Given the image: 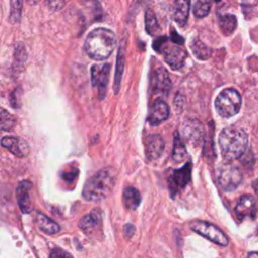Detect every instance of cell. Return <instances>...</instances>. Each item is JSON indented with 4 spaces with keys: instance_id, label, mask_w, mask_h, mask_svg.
Here are the masks:
<instances>
[{
    "instance_id": "obj_1",
    "label": "cell",
    "mask_w": 258,
    "mask_h": 258,
    "mask_svg": "<svg viewBox=\"0 0 258 258\" xmlns=\"http://www.w3.org/2000/svg\"><path fill=\"white\" fill-rule=\"evenodd\" d=\"M116 44V35L112 30L98 27L88 34L84 47L91 58L95 60H105L113 52Z\"/></svg>"
},
{
    "instance_id": "obj_2",
    "label": "cell",
    "mask_w": 258,
    "mask_h": 258,
    "mask_svg": "<svg viewBox=\"0 0 258 258\" xmlns=\"http://www.w3.org/2000/svg\"><path fill=\"white\" fill-rule=\"evenodd\" d=\"M219 145L223 158L231 162L240 158L246 151L248 135L242 128L226 127L219 135Z\"/></svg>"
},
{
    "instance_id": "obj_3",
    "label": "cell",
    "mask_w": 258,
    "mask_h": 258,
    "mask_svg": "<svg viewBox=\"0 0 258 258\" xmlns=\"http://www.w3.org/2000/svg\"><path fill=\"white\" fill-rule=\"evenodd\" d=\"M116 171L112 167L99 170L85 183L83 198L89 202L104 200L113 189L116 181Z\"/></svg>"
},
{
    "instance_id": "obj_4",
    "label": "cell",
    "mask_w": 258,
    "mask_h": 258,
    "mask_svg": "<svg viewBox=\"0 0 258 258\" xmlns=\"http://www.w3.org/2000/svg\"><path fill=\"white\" fill-rule=\"evenodd\" d=\"M242 100L239 93L234 89L222 91L215 101V107L220 116L229 118L236 115L241 108Z\"/></svg>"
},
{
    "instance_id": "obj_5",
    "label": "cell",
    "mask_w": 258,
    "mask_h": 258,
    "mask_svg": "<svg viewBox=\"0 0 258 258\" xmlns=\"http://www.w3.org/2000/svg\"><path fill=\"white\" fill-rule=\"evenodd\" d=\"M217 180L223 190L233 191L242 181V172L237 166L226 161L217 168Z\"/></svg>"
},
{
    "instance_id": "obj_6",
    "label": "cell",
    "mask_w": 258,
    "mask_h": 258,
    "mask_svg": "<svg viewBox=\"0 0 258 258\" xmlns=\"http://www.w3.org/2000/svg\"><path fill=\"white\" fill-rule=\"evenodd\" d=\"M166 37H159L153 42V47L157 51L162 52L163 57L167 64L173 70L181 68L186 57V52L177 45L166 44Z\"/></svg>"
},
{
    "instance_id": "obj_7",
    "label": "cell",
    "mask_w": 258,
    "mask_h": 258,
    "mask_svg": "<svg viewBox=\"0 0 258 258\" xmlns=\"http://www.w3.org/2000/svg\"><path fill=\"white\" fill-rule=\"evenodd\" d=\"M190 228L199 235L220 246H227L229 243V239L224 232L211 223L205 221H194L190 223Z\"/></svg>"
},
{
    "instance_id": "obj_8",
    "label": "cell",
    "mask_w": 258,
    "mask_h": 258,
    "mask_svg": "<svg viewBox=\"0 0 258 258\" xmlns=\"http://www.w3.org/2000/svg\"><path fill=\"white\" fill-rule=\"evenodd\" d=\"M110 63L103 62L94 64L91 68V82L92 86L97 88L99 99H104L107 91V85L109 81Z\"/></svg>"
},
{
    "instance_id": "obj_9",
    "label": "cell",
    "mask_w": 258,
    "mask_h": 258,
    "mask_svg": "<svg viewBox=\"0 0 258 258\" xmlns=\"http://www.w3.org/2000/svg\"><path fill=\"white\" fill-rule=\"evenodd\" d=\"M191 163L187 162L183 167L174 170L168 178V187L171 197H174L180 189H182L190 180Z\"/></svg>"
},
{
    "instance_id": "obj_10",
    "label": "cell",
    "mask_w": 258,
    "mask_h": 258,
    "mask_svg": "<svg viewBox=\"0 0 258 258\" xmlns=\"http://www.w3.org/2000/svg\"><path fill=\"white\" fill-rule=\"evenodd\" d=\"M150 84L154 93L167 95L171 88V82L167 71L162 67L154 69L151 73Z\"/></svg>"
},
{
    "instance_id": "obj_11",
    "label": "cell",
    "mask_w": 258,
    "mask_h": 258,
    "mask_svg": "<svg viewBox=\"0 0 258 258\" xmlns=\"http://www.w3.org/2000/svg\"><path fill=\"white\" fill-rule=\"evenodd\" d=\"M182 132L185 140L191 145H199L204 139L203 124L197 119H188L183 123Z\"/></svg>"
},
{
    "instance_id": "obj_12",
    "label": "cell",
    "mask_w": 258,
    "mask_h": 258,
    "mask_svg": "<svg viewBox=\"0 0 258 258\" xmlns=\"http://www.w3.org/2000/svg\"><path fill=\"white\" fill-rule=\"evenodd\" d=\"M32 183L28 180H22L19 182L16 189L17 202L22 213H29L33 209L32 201Z\"/></svg>"
},
{
    "instance_id": "obj_13",
    "label": "cell",
    "mask_w": 258,
    "mask_h": 258,
    "mask_svg": "<svg viewBox=\"0 0 258 258\" xmlns=\"http://www.w3.org/2000/svg\"><path fill=\"white\" fill-rule=\"evenodd\" d=\"M257 214L256 201L252 196L245 195L239 199L235 208V215L238 219L244 220L245 218L254 219Z\"/></svg>"
},
{
    "instance_id": "obj_14",
    "label": "cell",
    "mask_w": 258,
    "mask_h": 258,
    "mask_svg": "<svg viewBox=\"0 0 258 258\" xmlns=\"http://www.w3.org/2000/svg\"><path fill=\"white\" fill-rule=\"evenodd\" d=\"M1 145L17 157H25L29 153V146L27 142L20 137L4 136L1 139Z\"/></svg>"
},
{
    "instance_id": "obj_15",
    "label": "cell",
    "mask_w": 258,
    "mask_h": 258,
    "mask_svg": "<svg viewBox=\"0 0 258 258\" xmlns=\"http://www.w3.org/2000/svg\"><path fill=\"white\" fill-rule=\"evenodd\" d=\"M145 155L148 160L157 159L163 152L164 141L159 134L148 135L144 142Z\"/></svg>"
},
{
    "instance_id": "obj_16",
    "label": "cell",
    "mask_w": 258,
    "mask_h": 258,
    "mask_svg": "<svg viewBox=\"0 0 258 258\" xmlns=\"http://www.w3.org/2000/svg\"><path fill=\"white\" fill-rule=\"evenodd\" d=\"M101 225H102V214L98 209L84 216L79 223V226L82 229V231L88 235L96 233Z\"/></svg>"
},
{
    "instance_id": "obj_17",
    "label": "cell",
    "mask_w": 258,
    "mask_h": 258,
    "mask_svg": "<svg viewBox=\"0 0 258 258\" xmlns=\"http://www.w3.org/2000/svg\"><path fill=\"white\" fill-rule=\"evenodd\" d=\"M169 116V108L167 106V104L158 99L156 100L151 109H150V112H149V116H148V122L155 126V125H158L160 124L161 122L165 121Z\"/></svg>"
},
{
    "instance_id": "obj_18",
    "label": "cell",
    "mask_w": 258,
    "mask_h": 258,
    "mask_svg": "<svg viewBox=\"0 0 258 258\" xmlns=\"http://www.w3.org/2000/svg\"><path fill=\"white\" fill-rule=\"evenodd\" d=\"M190 0H174L173 18L179 26H184L188 19Z\"/></svg>"
},
{
    "instance_id": "obj_19",
    "label": "cell",
    "mask_w": 258,
    "mask_h": 258,
    "mask_svg": "<svg viewBox=\"0 0 258 258\" xmlns=\"http://www.w3.org/2000/svg\"><path fill=\"white\" fill-rule=\"evenodd\" d=\"M125 66V43L124 39H122L121 44L118 48L117 54V62H116V71H115V78H114V92L115 94L119 93L120 86H121V79L124 72Z\"/></svg>"
},
{
    "instance_id": "obj_20",
    "label": "cell",
    "mask_w": 258,
    "mask_h": 258,
    "mask_svg": "<svg viewBox=\"0 0 258 258\" xmlns=\"http://www.w3.org/2000/svg\"><path fill=\"white\" fill-rule=\"evenodd\" d=\"M35 223L37 227L44 233L53 235L59 232L60 228L59 226L52 220H50L48 217L42 215L41 213H36L35 214Z\"/></svg>"
},
{
    "instance_id": "obj_21",
    "label": "cell",
    "mask_w": 258,
    "mask_h": 258,
    "mask_svg": "<svg viewBox=\"0 0 258 258\" xmlns=\"http://www.w3.org/2000/svg\"><path fill=\"white\" fill-rule=\"evenodd\" d=\"M140 194L134 187H126L123 191V202L127 209L135 210L140 204Z\"/></svg>"
},
{
    "instance_id": "obj_22",
    "label": "cell",
    "mask_w": 258,
    "mask_h": 258,
    "mask_svg": "<svg viewBox=\"0 0 258 258\" xmlns=\"http://www.w3.org/2000/svg\"><path fill=\"white\" fill-rule=\"evenodd\" d=\"M219 26L225 35H230L234 32L237 26V18L233 14H225L219 16Z\"/></svg>"
},
{
    "instance_id": "obj_23",
    "label": "cell",
    "mask_w": 258,
    "mask_h": 258,
    "mask_svg": "<svg viewBox=\"0 0 258 258\" xmlns=\"http://www.w3.org/2000/svg\"><path fill=\"white\" fill-rule=\"evenodd\" d=\"M187 152L185 146L178 134V132L174 133V140H173V149H172V159L175 162H180L184 160L186 157Z\"/></svg>"
},
{
    "instance_id": "obj_24",
    "label": "cell",
    "mask_w": 258,
    "mask_h": 258,
    "mask_svg": "<svg viewBox=\"0 0 258 258\" xmlns=\"http://www.w3.org/2000/svg\"><path fill=\"white\" fill-rule=\"evenodd\" d=\"M190 48L192 50V52L195 53V55L202 60H206L210 57L211 53H212V49L209 48L205 43H203L202 41H200L199 39H195L191 44H190Z\"/></svg>"
},
{
    "instance_id": "obj_25",
    "label": "cell",
    "mask_w": 258,
    "mask_h": 258,
    "mask_svg": "<svg viewBox=\"0 0 258 258\" xmlns=\"http://www.w3.org/2000/svg\"><path fill=\"white\" fill-rule=\"evenodd\" d=\"M13 56H14V64H13L14 68H17V70L23 69V66L27 58V53L22 43H17L15 45Z\"/></svg>"
},
{
    "instance_id": "obj_26",
    "label": "cell",
    "mask_w": 258,
    "mask_h": 258,
    "mask_svg": "<svg viewBox=\"0 0 258 258\" xmlns=\"http://www.w3.org/2000/svg\"><path fill=\"white\" fill-rule=\"evenodd\" d=\"M23 0H10L9 20L11 23H18L21 18Z\"/></svg>"
},
{
    "instance_id": "obj_27",
    "label": "cell",
    "mask_w": 258,
    "mask_h": 258,
    "mask_svg": "<svg viewBox=\"0 0 258 258\" xmlns=\"http://www.w3.org/2000/svg\"><path fill=\"white\" fill-rule=\"evenodd\" d=\"M16 119L13 115L5 110H0V130L10 131L14 128Z\"/></svg>"
},
{
    "instance_id": "obj_28",
    "label": "cell",
    "mask_w": 258,
    "mask_h": 258,
    "mask_svg": "<svg viewBox=\"0 0 258 258\" xmlns=\"http://www.w3.org/2000/svg\"><path fill=\"white\" fill-rule=\"evenodd\" d=\"M145 28L147 33L151 35H154L158 31V23L155 14L150 9H147L145 12Z\"/></svg>"
},
{
    "instance_id": "obj_29",
    "label": "cell",
    "mask_w": 258,
    "mask_h": 258,
    "mask_svg": "<svg viewBox=\"0 0 258 258\" xmlns=\"http://www.w3.org/2000/svg\"><path fill=\"white\" fill-rule=\"evenodd\" d=\"M211 9V0H196L194 5V14L199 17H205L208 15Z\"/></svg>"
},
{
    "instance_id": "obj_30",
    "label": "cell",
    "mask_w": 258,
    "mask_h": 258,
    "mask_svg": "<svg viewBox=\"0 0 258 258\" xmlns=\"http://www.w3.org/2000/svg\"><path fill=\"white\" fill-rule=\"evenodd\" d=\"M19 99H20V93H19V88L16 89L15 91H13L10 95V104L11 106H13L14 108H18L19 107Z\"/></svg>"
},
{
    "instance_id": "obj_31",
    "label": "cell",
    "mask_w": 258,
    "mask_h": 258,
    "mask_svg": "<svg viewBox=\"0 0 258 258\" xmlns=\"http://www.w3.org/2000/svg\"><path fill=\"white\" fill-rule=\"evenodd\" d=\"M67 0H47V5L51 10H58L64 6Z\"/></svg>"
},
{
    "instance_id": "obj_32",
    "label": "cell",
    "mask_w": 258,
    "mask_h": 258,
    "mask_svg": "<svg viewBox=\"0 0 258 258\" xmlns=\"http://www.w3.org/2000/svg\"><path fill=\"white\" fill-rule=\"evenodd\" d=\"M49 258H73V256L63 250L55 249L50 253Z\"/></svg>"
},
{
    "instance_id": "obj_33",
    "label": "cell",
    "mask_w": 258,
    "mask_h": 258,
    "mask_svg": "<svg viewBox=\"0 0 258 258\" xmlns=\"http://www.w3.org/2000/svg\"><path fill=\"white\" fill-rule=\"evenodd\" d=\"M170 39H171V41H172L174 44H182L183 41H184V39H183L179 34H177L174 30L171 31Z\"/></svg>"
},
{
    "instance_id": "obj_34",
    "label": "cell",
    "mask_w": 258,
    "mask_h": 258,
    "mask_svg": "<svg viewBox=\"0 0 258 258\" xmlns=\"http://www.w3.org/2000/svg\"><path fill=\"white\" fill-rule=\"evenodd\" d=\"M62 176H63L64 179L71 180V179L75 178V176H76V171H74V172H67V173H64Z\"/></svg>"
},
{
    "instance_id": "obj_35",
    "label": "cell",
    "mask_w": 258,
    "mask_h": 258,
    "mask_svg": "<svg viewBox=\"0 0 258 258\" xmlns=\"http://www.w3.org/2000/svg\"><path fill=\"white\" fill-rule=\"evenodd\" d=\"M253 188H254L255 192H256L257 196H258V178L253 182Z\"/></svg>"
},
{
    "instance_id": "obj_36",
    "label": "cell",
    "mask_w": 258,
    "mask_h": 258,
    "mask_svg": "<svg viewBox=\"0 0 258 258\" xmlns=\"http://www.w3.org/2000/svg\"><path fill=\"white\" fill-rule=\"evenodd\" d=\"M27 1V3L28 4H30V5H34V4H37L40 0H26Z\"/></svg>"
},
{
    "instance_id": "obj_37",
    "label": "cell",
    "mask_w": 258,
    "mask_h": 258,
    "mask_svg": "<svg viewBox=\"0 0 258 258\" xmlns=\"http://www.w3.org/2000/svg\"><path fill=\"white\" fill-rule=\"evenodd\" d=\"M215 1H216V2H219V1H221V0H215Z\"/></svg>"
}]
</instances>
